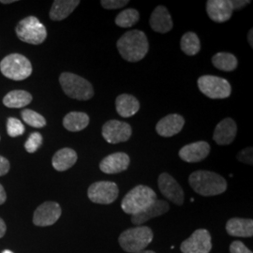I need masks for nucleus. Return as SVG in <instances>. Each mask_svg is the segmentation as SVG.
<instances>
[{"label": "nucleus", "mask_w": 253, "mask_h": 253, "mask_svg": "<svg viewBox=\"0 0 253 253\" xmlns=\"http://www.w3.org/2000/svg\"><path fill=\"white\" fill-rule=\"evenodd\" d=\"M118 52L122 58L128 62H138L145 58L149 50L146 35L141 30H130L126 32L118 41Z\"/></svg>", "instance_id": "obj_1"}, {"label": "nucleus", "mask_w": 253, "mask_h": 253, "mask_svg": "<svg viewBox=\"0 0 253 253\" xmlns=\"http://www.w3.org/2000/svg\"><path fill=\"white\" fill-rule=\"evenodd\" d=\"M189 183L192 190L206 197L222 194L227 190L224 177L210 171L200 170L192 172L189 177Z\"/></svg>", "instance_id": "obj_2"}, {"label": "nucleus", "mask_w": 253, "mask_h": 253, "mask_svg": "<svg viewBox=\"0 0 253 253\" xmlns=\"http://www.w3.org/2000/svg\"><path fill=\"white\" fill-rule=\"evenodd\" d=\"M157 200V194L151 188L138 185L129 190L121 202L122 210L128 215H135L148 208Z\"/></svg>", "instance_id": "obj_3"}, {"label": "nucleus", "mask_w": 253, "mask_h": 253, "mask_svg": "<svg viewBox=\"0 0 253 253\" xmlns=\"http://www.w3.org/2000/svg\"><path fill=\"white\" fill-rule=\"evenodd\" d=\"M153 241V232L147 226H136L122 232L118 242L126 253H137L145 251V248Z\"/></svg>", "instance_id": "obj_4"}, {"label": "nucleus", "mask_w": 253, "mask_h": 253, "mask_svg": "<svg viewBox=\"0 0 253 253\" xmlns=\"http://www.w3.org/2000/svg\"><path fill=\"white\" fill-rule=\"evenodd\" d=\"M59 83L64 93L74 100H88L94 96L90 83L77 74L63 73L59 77Z\"/></svg>", "instance_id": "obj_5"}, {"label": "nucleus", "mask_w": 253, "mask_h": 253, "mask_svg": "<svg viewBox=\"0 0 253 253\" xmlns=\"http://www.w3.org/2000/svg\"><path fill=\"white\" fill-rule=\"evenodd\" d=\"M0 72L8 79L23 81L32 74V65L23 54H9L1 60Z\"/></svg>", "instance_id": "obj_6"}, {"label": "nucleus", "mask_w": 253, "mask_h": 253, "mask_svg": "<svg viewBox=\"0 0 253 253\" xmlns=\"http://www.w3.org/2000/svg\"><path fill=\"white\" fill-rule=\"evenodd\" d=\"M15 31L22 42L33 45L42 44L47 38L44 25L35 16H28L21 20Z\"/></svg>", "instance_id": "obj_7"}, {"label": "nucleus", "mask_w": 253, "mask_h": 253, "mask_svg": "<svg viewBox=\"0 0 253 253\" xmlns=\"http://www.w3.org/2000/svg\"><path fill=\"white\" fill-rule=\"evenodd\" d=\"M198 87L200 91L208 98L227 99L232 93V86L226 79L214 75H204L198 79Z\"/></svg>", "instance_id": "obj_8"}, {"label": "nucleus", "mask_w": 253, "mask_h": 253, "mask_svg": "<svg viewBox=\"0 0 253 253\" xmlns=\"http://www.w3.org/2000/svg\"><path fill=\"white\" fill-rule=\"evenodd\" d=\"M119 189L118 185L110 181H99L91 184L87 196L92 203L99 205H110L118 199Z\"/></svg>", "instance_id": "obj_9"}, {"label": "nucleus", "mask_w": 253, "mask_h": 253, "mask_svg": "<svg viewBox=\"0 0 253 253\" xmlns=\"http://www.w3.org/2000/svg\"><path fill=\"white\" fill-rule=\"evenodd\" d=\"M182 253H209L212 250L211 235L206 229H198L180 246Z\"/></svg>", "instance_id": "obj_10"}, {"label": "nucleus", "mask_w": 253, "mask_h": 253, "mask_svg": "<svg viewBox=\"0 0 253 253\" xmlns=\"http://www.w3.org/2000/svg\"><path fill=\"white\" fill-rule=\"evenodd\" d=\"M131 133L130 125L119 120H109L102 126V137L109 144L116 145L126 142Z\"/></svg>", "instance_id": "obj_11"}, {"label": "nucleus", "mask_w": 253, "mask_h": 253, "mask_svg": "<svg viewBox=\"0 0 253 253\" xmlns=\"http://www.w3.org/2000/svg\"><path fill=\"white\" fill-rule=\"evenodd\" d=\"M62 210L55 202H45L38 207L33 216V223L36 226H51L54 224L61 216Z\"/></svg>", "instance_id": "obj_12"}, {"label": "nucleus", "mask_w": 253, "mask_h": 253, "mask_svg": "<svg viewBox=\"0 0 253 253\" xmlns=\"http://www.w3.org/2000/svg\"><path fill=\"white\" fill-rule=\"evenodd\" d=\"M158 184L159 189L165 198L170 200L177 206L183 205L184 191L182 190L180 185L178 184V182L175 180L171 174L167 172H163L162 174H160Z\"/></svg>", "instance_id": "obj_13"}, {"label": "nucleus", "mask_w": 253, "mask_h": 253, "mask_svg": "<svg viewBox=\"0 0 253 253\" xmlns=\"http://www.w3.org/2000/svg\"><path fill=\"white\" fill-rule=\"evenodd\" d=\"M130 159L128 155L123 152L111 154L105 157L100 163L101 172L107 174H114L124 172L128 168Z\"/></svg>", "instance_id": "obj_14"}, {"label": "nucleus", "mask_w": 253, "mask_h": 253, "mask_svg": "<svg viewBox=\"0 0 253 253\" xmlns=\"http://www.w3.org/2000/svg\"><path fill=\"white\" fill-rule=\"evenodd\" d=\"M210 153V145L208 142L199 141L185 145L179 150L181 160L186 163H200Z\"/></svg>", "instance_id": "obj_15"}, {"label": "nucleus", "mask_w": 253, "mask_h": 253, "mask_svg": "<svg viewBox=\"0 0 253 253\" xmlns=\"http://www.w3.org/2000/svg\"><path fill=\"white\" fill-rule=\"evenodd\" d=\"M208 16L216 23H225L233 14L231 0H208L207 3Z\"/></svg>", "instance_id": "obj_16"}, {"label": "nucleus", "mask_w": 253, "mask_h": 253, "mask_svg": "<svg viewBox=\"0 0 253 253\" xmlns=\"http://www.w3.org/2000/svg\"><path fill=\"white\" fill-rule=\"evenodd\" d=\"M185 125V119L180 115L172 114L162 118L157 126L156 131L160 136L163 137H172L180 132Z\"/></svg>", "instance_id": "obj_17"}, {"label": "nucleus", "mask_w": 253, "mask_h": 253, "mask_svg": "<svg viewBox=\"0 0 253 253\" xmlns=\"http://www.w3.org/2000/svg\"><path fill=\"white\" fill-rule=\"evenodd\" d=\"M237 132V126L234 119L224 118L217 124L213 139L218 145H227L232 144L235 140Z\"/></svg>", "instance_id": "obj_18"}, {"label": "nucleus", "mask_w": 253, "mask_h": 253, "mask_svg": "<svg viewBox=\"0 0 253 253\" xmlns=\"http://www.w3.org/2000/svg\"><path fill=\"white\" fill-rule=\"evenodd\" d=\"M169 211V205L163 200H156L152 205L140 213L131 216V222L136 226H141L153 217H160Z\"/></svg>", "instance_id": "obj_19"}, {"label": "nucleus", "mask_w": 253, "mask_h": 253, "mask_svg": "<svg viewBox=\"0 0 253 253\" xmlns=\"http://www.w3.org/2000/svg\"><path fill=\"white\" fill-rule=\"evenodd\" d=\"M149 24L154 31L161 34L169 32L173 27L172 16L164 6H158L154 9L149 19Z\"/></svg>", "instance_id": "obj_20"}, {"label": "nucleus", "mask_w": 253, "mask_h": 253, "mask_svg": "<svg viewBox=\"0 0 253 253\" xmlns=\"http://www.w3.org/2000/svg\"><path fill=\"white\" fill-rule=\"evenodd\" d=\"M228 235L235 237H253V220L252 218L234 217L227 221Z\"/></svg>", "instance_id": "obj_21"}, {"label": "nucleus", "mask_w": 253, "mask_h": 253, "mask_svg": "<svg viewBox=\"0 0 253 253\" xmlns=\"http://www.w3.org/2000/svg\"><path fill=\"white\" fill-rule=\"evenodd\" d=\"M77 153L72 148L65 147L54 154L52 159V165L54 170L58 172H64L72 168L77 162Z\"/></svg>", "instance_id": "obj_22"}, {"label": "nucleus", "mask_w": 253, "mask_h": 253, "mask_svg": "<svg viewBox=\"0 0 253 253\" xmlns=\"http://www.w3.org/2000/svg\"><path fill=\"white\" fill-rule=\"evenodd\" d=\"M116 107L118 115L122 118H131L140 109V102L134 96L121 94L116 100Z\"/></svg>", "instance_id": "obj_23"}, {"label": "nucleus", "mask_w": 253, "mask_h": 253, "mask_svg": "<svg viewBox=\"0 0 253 253\" xmlns=\"http://www.w3.org/2000/svg\"><path fill=\"white\" fill-rule=\"evenodd\" d=\"M79 4V0H55L50 9L49 16L53 21H62L69 17Z\"/></svg>", "instance_id": "obj_24"}, {"label": "nucleus", "mask_w": 253, "mask_h": 253, "mask_svg": "<svg viewBox=\"0 0 253 253\" xmlns=\"http://www.w3.org/2000/svg\"><path fill=\"white\" fill-rule=\"evenodd\" d=\"M89 124V117L83 112H71L63 119V126L69 131L77 132L84 129Z\"/></svg>", "instance_id": "obj_25"}, {"label": "nucleus", "mask_w": 253, "mask_h": 253, "mask_svg": "<svg viewBox=\"0 0 253 253\" xmlns=\"http://www.w3.org/2000/svg\"><path fill=\"white\" fill-rule=\"evenodd\" d=\"M32 101V96L25 90H13L9 92L3 99V104L8 108H23Z\"/></svg>", "instance_id": "obj_26"}, {"label": "nucleus", "mask_w": 253, "mask_h": 253, "mask_svg": "<svg viewBox=\"0 0 253 253\" xmlns=\"http://www.w3.org/2000/svg\"><path fill=\"white\" fill-rule=\"evenodd\" d=\"M212 64L217 70L222 72H233L237 68V58L226 52H219L212 57Z\"/></svg>", "instance_id": "obj_27"}, {"label": "nucleus", "mask_w": 253, "mask_h": 253, "mask_svg": "<svg viewBox=\"0 0 253 253\" xmlns=\"http://www.w3.org/2000/svg\"><path fill=\"white\" fill-rule=\"evenodd\" d=\"M180 47L184 54L190 56L195 55L201 50L199 38L193 32H187L181 38Z\"/></svg>", "instance_id": "obj_28"}, {"label": "nucleus", "mask_w": 253, "mask_h": 253, "mask_svg": "<svg viewBox=\"0 0 253 253\" xmlns=\"http://www.w3.org/2000/svg\"><path fill=\"white\" fill-rule=\"evenodd\" d=\"M140 14L139 11L134 9H127L118 13L116 17L115 23L119 27L128 28L133 27L139 22Z\"/></svg>", "instance_id": "obj_29"}, {"label": "nucleus", "mask_w": 253, "mask_h": 253, "mask_svg": "<svg viewBox=\"0 0 253 253\" xmlns=\"http://www.w3.org/2000/svg\"><path fill=\"white\" fill-rule=\"evenodd\" d=\"M21 115H22L23 120L30 126L41 128L46 126L45 118L35 111L26 109L22 112Z\"/></svg>", "instance_id": "obj_30"}, {"label": "nucleus", "mask_w": 253, "mask_h": 253, "mask_svg": "<svg viewBox=\"0 0 253 253\" xmlns=\"http://www.w3.org/2000/svg\"><path fill=\"white\" fill-rule=\"evenodd\" d=\"M7 132L10 137H18L24 134L25 126L17 118H9L7 121Z\"/></svg>", "instance_id": "obj_31"}, {"label": "nucleus", "mask_w": 253, "mask_h": 253, "mask_svg": "<svg viewBox=\"0 0 253 253\" xmlns=\"http://www.w3.org/2000/svg\"><path fill=\"white\" fill-rule=\"evenodd\" d=\"M42 145V136L40 132H33L28 137L25 148L28 153H34Z\"/></svg>", "instance_id": "obj_32"}, {"label": "nucleus", "mask_w": 253, "mask_h": 253, "mask_svg": "<svg viewBox=\"0 0 253 253\" xmlns=\"http://www.w3.org/2000/svg\"><path fill=\"white\" fill-rule=\"evenodd\" d=\"M101 6L106 9H118L128 4L127 0H101Z\"/></svg>", "instance_id": "obj_33"}, {"label": "nucleus", "mask_w": 253, "mask_h": 253, "mask_svg": "<svg viewBox=\"0 0 253 253\" xmlns=\"http://www.w3.org/2000/svg\"><path fill=\"white\" fill-rule=\"evenodd\" d=\"M253 147L249 146L247 148H245L243 150H241L238 155H237V159L240 163H246V164H250L253 165Z\"/></svg>", "instance_id": "obj_34"}, {"label": "nucleus", "mask_w": 253, "mask_h": 253, "mask_svg": "<svg viewBox=\"0 0 253 253\" xmlns=\"http://www.w3.org/2000/svg\"><path fill=\"white\" fill-rule=\"evenodd\" d=\"M230 253H253L241 241H234L230 245Z\"/></svg>", "instance_id": "obj_35"}, {"label": "nucleus", "mask_w": 253, "mask_h": 253, "mask_svg": "<svg viewBox=\"0 0 253 253\" xmlns=\"http://www.w3.org/2000/svg\"><path fill=\"white\" fill-rule=\"evenodd\" d=\"M9 161H8L6 158H4V157L0 156V176L7 174V173L9 172Z\"/></svg>", "instance_id": "obj_36"}, {"label": "nucleus", "mask_w": 253, "mask_h": 253, "mask_svg": "<svg viewBox=\"0 0 253 253\" xmlns=\"http://www.w3.org/2000/svg\"><path fill=\"white\" fill-rule=\"evenodd\" d=\"M251 3L250 0H231V4L234 10H239L243 9Z\"/></svg>", "instance_id": "obj_37"}, {"label": "nucleus", "mask_w": 253, "mask_h": 253, "mask_svg": "<svg viewBox=\"0 0 253 253\" xmlns=\"http://www.w3.org/2000/svg\"><path fill=\"white\" fill-rule=\"evenodd\" d=\"M7 199V194L6 191L4 190L3 186L0 184V205H3Z\"/></svg>", "instance_id": "obj_38"}, {"label": "nucleus", "mask_w": 253, "mask_h": 253, "mask_svg": "<svg viewBox=\"0 0 253 253\" xmlns=\"http://www.w3.org/2000/svg\"><path fill=\"white\" fill-rule=\"evenodd\" d=\"M6 230H7L6 224H5L4 220L0 217V238L5 235V234H6Z\"/></svg>", "instance_id": "obj_39"}, {"label": "nucleus", "mask_w": 253, "mask_h": 253, "mask_svg": "<svg viewBox=\"0 0 253 253\" xmlns=\"http://www.w3.org/2000/svg\"><path fill=\"white\" fill-rule=\"evenodd\" d=\"M253 29H251L250 31H249V33H248V41H249V43H250V45L253 47Z\"/></svg>", "instance_id": "obj_40"}, {"label": "nucleus", "mask_w": 253, "mask_h": 253, "mask_svg": "<svg viewBox=\"0 0 253 253\" xmlns=\"http://www.w3.org/2000/svg\"><path fill=\"white\" fill-rule=\"evenodd\" d=\"M14 2H16L15 0H1L0 1V3H2V4H11V3H14Z\"/></svg>", "instance_id": "obj_41"}, {"label": "nucleus", "mask_w": 253, "mask_h": 253, "mask_svg": "<svg viewBox=\"0 0 253 253\" xmlns=\"http://www.w3.org/2000/svg\"><path fill=\"white\" fill-rule=\"evenodd\" d=\"M156 253L153 251H143V252H140V253Z\"/></svg>", "instance_id": "obj_42"}, {"label": "nucleus", "mask_w": 253, "mask_h": 253, "mask_svg": "<svg viewBox=\"0 0 253 253\" xmlns=\"http://www.w3.org/2000/svg\"><path fill=\"white\" fill-rule=\"evenodd\" d=\"M12 253V252H10V251H8V250H7V251H4V252H3V253Z\"/></svg>", "instance_id": "obj_43"}]
</instances>
